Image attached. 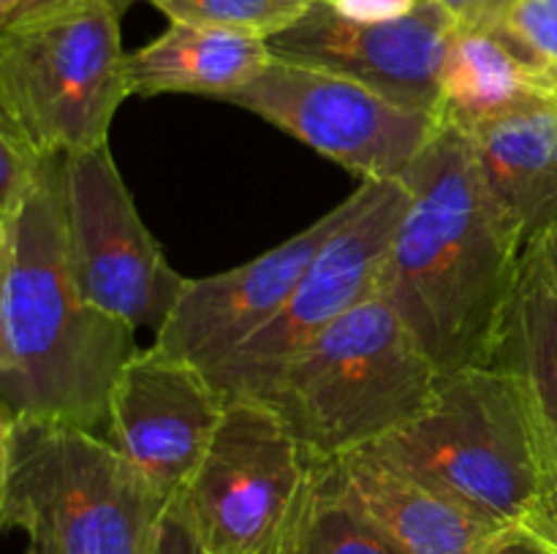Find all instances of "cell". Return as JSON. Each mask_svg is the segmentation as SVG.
Here are the masks:
<instances>
[{
  "label": "cell",
  "instance_id": "4fadbf2b",
  "mask_svg": "<svg viewBox=\"0 0 557 554\" xmlns=\"http://www.w3.org/2000/svg\"><path fill=\"white\" fill-rule=\"evenodd\" d=\"M455 27L435 0L392 22H354L330 0H313L302 20L267 43L275 58L348 76L400 106L438 114L441 65Z\"/></svg>",
  "mask_w": 557,
  "mask_h": 554
},
{
  "label": "cell",
  "instance_id": "ac0fdd59",
  "mask_svg": "<svg viewBox=\"0 0 557 554\" xmlns=\"http://www.w3.org/2000/svg\"><path fill=\"white\" fill-rule=\"evenodd\" d=\"M264 38L169 22L166 30L125 58L131 96H205L226 101L270 65Z\"/></svg>",
  "mask_w": 557,
  "mask_h": 554
},
{
  "label": "cell",
  "instance_id": "484cf974",
  "mask_svg": "<svg viewBox=\"0 0 557 554\" xmlns=\"http://www.w3.org/2000/svg\"><path fill=\"white\" fill-rule=\"evenodd\" d=\"M479 554H557V552L553 546H547L542 538L533 536L528 527L515 525V527H506L500 536H495Z\"/></svg>",
  "mask_w": 557,
  "mask_h": 554
},
{
  "label": "cell",
  "instance_id": "603a6c76",
  "mask_svg": "<svg viewBox=\"0 0 557 554\" xmlns=\"http://www.w3.org/2000/svg\"><path fill=\"white\" fill-rule=\"evenodd\" d=\"M457 27H498L504 25L517 0H435Z\"/></svg>",
  "mask_w": 557,
  "mask_h": 554
},
{
  "label": "cell",
  "instance_id": "ba28073f",
  "mask_svg": "<svg viewBox=\"0 0 557 554\" xmlns=\"http://www.w3.org/2000/svg\"><path fill=\"white\" fill-rule=\"evenodd\" d=\"M60 206L71 275L82 297L128 326L158 331L188 277L139 217L112 150L60 155Z\"/></svg>",
  "mask_w": 557,
  "mask_h": 554
},
{
  "label": "cell",
  "instance_id": "52a82bcc",
  "mask_svg": "<svg viewBox=\"0 0 557 554\" xmlns=\"http://www.w3.org/2000/svg\"><path fill=\"white\" fill-rule=\"evenodd\" d=\"M310 465L270 407L234 400L172 508L205 554H277Z\"/></svg>",
  "mask_w": 557,
  "mask_h": 554
},
{
  "label": "cell",
  "instance_id": "3957f363",
  "mask_svg": "<svg viewBox=\"0 0 557 554\" xmlns=\"http://www.w3.org/2000/svg\"><path fill=\"white\" fill-rule=\"evenodd\" d=\"M169 505L103 435L0 418V521L25 554H152Z\"/></svg>",
  "mask_w": 557,
  "mask_h": 554
},
{
  "label": "cell",
  "instance_id": "9a60e30c",
  "mask_svg": "<svg viewBox=\"0 0 557 554\" xmlns=\"http://www.w3.org/2000/svg\"><path fill=\"white\" fill-rule=\"evenodd\" d=\"M479 177L520 242L557 228V101L531 103L462 130Z\"/></svg>",
  "mask_w": 557,
  "mask_h": 554
},
{
  "label": "cell",
  "instance_id": "44dd1931",
  "mask_svg": "<svg viewBox=\"0 0 557 554\" xmlns=\"http://www.w3.org/2000/svg\"><path fill=\"white\" fill-rule=\"evenodd\" d=\"M49 155H44L14 123L0 117V217L25 204Z\"/></svg>",
  "mask_w": 557,
  "mask_h": 554
},
{
  "label": "cell",
  "instance_id": "5bb4252c",
  "mask_svg": "<svg viewBox=\"0 0 557 554\" xmlns=\"http://www.w3.org/2000/svg\"><path fill=\"white\" fill-rule=\"evenodd\" d=\"M324 462L343 498L397 554H479L506 530L370 449Z\"/></svg>",
  "mask_w": 557,
  "mask_h": 554
},
{
  "label": "cell",
  "instance_id": "d4e9b609",
  "mask_svg": "<svg viewBox=\"0 0 557 554\" xmlns=\"http://www.w3.org/2000/svg\"><path fill=\"white\" fill-rule=\"evenodd\" d=\"M92 3L109 5V9H114L120 16H123L136 0H22L20 11H16V14L11 16V22H5V25H14V22H25V20H38V16L58 14V11L79 9V5H92Z\"/></svg>",
  "mask_w": 557,
  "mask_h": 554
},
{
  "label": "cell",
  "instance_id": "f1b7e54d",
  "mask_svg": "<svg viewBox=\"0 0 557 554\" xmlns=\"http://www.w3.org/2000/svg\"><path fill=\"white\" fill-rule=\"evenodd\" d=\"M22 0H0V27L5 25V22H11V16L20 11Z\"/></svg>",
  "mask_w": 557,
  "mask_h": 554
},
{
  "label": "cell",
  "instance_id": "2e32d148",
  "mask_svg": "<svg viewBox=\"0 0 557 554\" xmlns=\"http://www.w3.org/2000/svg\"><path fill=\"white\" fill-rule=\"evenodd\" d=\"M557 101V68L506 25L455 27L441 65L438 117L471 130L531 103Z\"/></svg>",
  "mask_w": 557,
  "mask_h": 554
},
{
  "label": "cell",
  "instance_id": "7c38bea8",
  "mask_svg": "<svg viewBox=\"0 0 557 554\" xmlns=\"http://www.w3.org/2000/svg\"><path fill=\"white\" fill-rule=\"evenodd\" d=\"M359 201L362 188L248 264L218 275L188 277L152 345L212 373L286 307L310 261L357 212Z\"/></svg>",
  "mask_w": 557,
  "mask_h": 554
},
{
  "label": "cell",
  "instance_id": "cb8c5ba5",
  "mask_svg": "<svg viewBox=\"0 0 557 554\" xmlns=\"http://www.w3.org/2000/svg\"><path fill=\"white\" fill-rule=\"evenodd\" d=\"M332 9L354 22H392L413 14L424 0H330Z\"/></svg>",
  "mask_w": 557,
  "mask_h": 554
},
{
  "label": "cell",
  "instance_id": "f546056e",
  "mask_svg": "<svg viewBox=\"0 0 557 554\" xmlns=\"http://www.w3.org/2000/svg\"><path fill=\"white\" fill-rule=\"evenodd\" d=\"M539 244H542V248L547 250V253H549V259H553L555 264H557V228H555V231H549L547 237H542V239H539Z\"/></svg>",
  "mask_w": 557,
  "mask_h": 554
},
{
  "label": "cell",
  "instance_id": "83f0119b",
  "mask_svg": "<svg viewBox=\"0 0 557 554\" xmlns=\"http://www.w3.org/2000/svg\"><path fill=\"white\" fill-rule=\"evenodd\" d=\"M522 527H528L533 536L542 538L547 546H553L557 552V489H553V492L536 505V511L522 521Z\"/></svg>",
  "mask_w": 557,
  "mask_h": 554
},
{
  "label": "cell",
  "instance_id": "9c48e42d",
  "mask_svg": "<svg viewBox=\"0 0 557 554\" xmlns=\"http://www.w3.org/2000/svg\"><path fill=\"white\" fill-rule=\"evenodd\" d=\"M223 103L286 130L362 182L403 179L441 125L438 114L400 106L362 81L275 54Z\"/></svg>",
  "mask_w": 557,
  "mask_h": 554
},
{
  "label": "cell",
  "instance_id": "8992f818",
  "mask_svg": "<svg viewBox=\"0 0 557 554\" xmlns=\"http://www.w3.org/2000/svg\"><path fill=\"white\" fill-rule=\"evenodd\" d=\"M120 20L92 3L0 27V117L44 155L109 144L131 96Z\"/></svg>",
  "mask_w": 557,
  "mask_h": 554
},
{
  "label": "cell",
  "instance_id": "277c9868",
  "mask_svg": "<svg viewBox=\"0 0 557 554\" xmlns=\"http://www.w3.org/2000/svg\"><path fill=\"white\" fill-rule=\"evenodd\" d=\"M441 378L400 315L375 293L294 353L253 400L313 459H335L406 427L430 405Z\"/></svg>",
  "mask_w": 557,
  "mask_h": 554
},
{
  "label": "cell",
  "instance_id": "5b68a950",
  "mask_svg": "<svg viewBox=\"0 0 557 554\" xmlns=\"http://www.w3.org/2000/svg\"><path fill=\"white\" fill-rule=\"evenodd\" d=\"M368 449L500 527L553 492L520 389L495 364L444 375L417 418Z\"/></svg>",
  "mask_w": 557,
  "mask_h": 554
},
{
  "label": "cell",
  "instance_id": "d6986e66",
  "mask_svg": "<svg viewBox=\"0 0 557 554\" xmlns=\"http://www.w3.org/2000/svg\"><path fill=\"white\" fill-rule=\"evenodd\" d=\"M313 459V456H310ZM277 554H397L341 494L324 459L310 465L308 487Z\"/></svg>",
  "mask_w": 557,
  "mask_h": 554
},
{
  "label": "cell",
  "instance_id": "6da1fadb",
  "mask_svg": "<svg viewBox=\"0 0 557 554\" xmlns=\"http://www.w3.org/2000/svg\"><path fill=\"white\" fill-rule=\"evenodd\" d=\"M403 182L411 201L379 293L441 375L487 367L528 248L484 190L457 125L441 119Z\"/></svg>",
  "mask_w": 557,
  "mask_h": 554
},
{
  "label": "cell",
  "instance_id": "30bf717a",
  "mask_svg": "<svg viewBox=\"0 0 557 554\" xmlns=\"http://www.w3.org/2000/svg\"><path fill=\"white\" fill-rule=\"evenodd\" d=\"M359 188L362 201L357 212L315 253L286 307L207 373L226 402L259 396L319 331L379 293L386 253L411 193L403 179H368Z\"/></svg>",
  "mask_w": 557,
  "mask_h": 554
},
{
  "label": "cell",
  "instance_id": "7402d4cb",
  "mask_svg": "<svg viewBox=\"0 0 557 554\" xmlns=\"http://www.w3.org/2000/svg\"><path fill=\"white\" fill-rule=\"evenodd\" d=\"M504 25L557 68V0H517Z\"/></svg>",
  "mask_w": 557,
  "mask_h": 554
},
{
  "label": "cell",
  "instance_id": "4316f807",
  "mask_svg": "<svg viewBox=\"0 0 557 554\" xmlns=\"http://www.w3.org/2000/svg\"><path fill=\"white\" fill-rule=\"evenodd\" d=\"M152 554H205V549L196 543V538L190 536V530L185 527V521L180 519L172 505H169L166 516H163L161 530H158L156 552Z\"/></svg>",
  "mask_w": 557,
  "mask_h": 554
},
{
  "label": "cell",
  "instance_id": "e0dca14e",
  "mask_svg": "<svg viewBox=\"0 0 557 554\" xmlns=\"http://www.w3.org/2000/svg\"><path fill=\"white\" fill-rule=\"evenodd\" d=\"M493 364L520 389L557 489V264L539 242L522 253Z\"/></svg>",
  "mask_w": 557,
  "mask_h": 554
},
{
  "label": "cell",
  "instance_id": "ffe728a7",
  "mask_svg": "<svg viewBox=\"0 0 557 554\" xmlns=\"http://www.w3.org/2000/svg\"><path fill=\"white\" fill-rule=\"evenodd\" d=\"M169 22L248 33L264 41L302 20L313 0H147Z\"/></svg>",
  "mask_w": 557,
  "mask_h": 554
},
{
  "label": "cell",
  "instance_id": "7a4b0ae2",
  "mask_svg": "<svg viewBox=\"0 0 557 554\" xmlns=\"http://www.w3.org/2000/svg\"><path fill=\"white\" fill-rule=\"evenodd\" d=\"M60 155L25 204L0 217V418H41L103 432L136 329L92 307L71 275Z\"/></svg>",
  "mask_w": 557,
  "mask_h": 554
},
{
  "label": "cell",
  "instance_id": "8fae6325",
  "mask_svg": "<svg viewBox=\"0 0 557 554\" xmlns=\"http://www.w3.org/2000/svg\"><path fill=\"white\" fill-rule=\"evenodd\" d=\"M226 405L205 369L158 345L139 348L114 380L101 435L174 503L210 449Z\"/></svg>",
  "mask_w": 557,
  "mask_h": 554
}]
</instances>
